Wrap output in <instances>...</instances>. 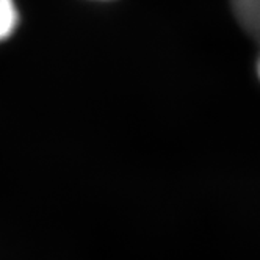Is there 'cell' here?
<instances>
[{"mask_svg": "<svg viewBox=\"0 0 260 260\" xmlns=\"http://www.w3.org/2000/svg\"><path fill=\"white\" fill-rule=\"evenodd\" d=\"M235 21L246 33L255 35L258 31V0H232Z\"/></svg>", "mask_w": 260, "mask_h": 260, "instance_id": "7a4b0ae2", "label": "cell"}, {"mask_svg": "<svg viewBox=\"0 0 260 260\" xmlns=\"http://www.w3.org/2000/svg\"><path fill=\"white\" fill-rule=\"evenodd\" d=\"M21 25L17 0H0V44L8 43Z\"/></svg>", "mask_w": 260, "mask_h": 260, "instance_id": "6da1fadb", "label": "cell"}, {"mask_svg": "<svg viewBox=\"0 0 260 260\" xmlns=\"http://www.w3.org/2000/svg\"><path fill=\"white\" fill-rule=\"evenodd\" d=\"M92 2H111V0H92Z\"/></svg>", "mask_w": 260, "mask_h": 260, "instance_id": "3957f363", "label": "cell"}]
</instances>
